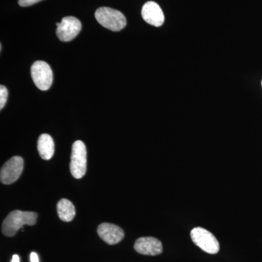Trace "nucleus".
Here are the masks:
<instances>
[{"label":"nucleus","mask_w":262,"mask_h":262,"mask_svg":"<svg viewBox=\"0 0 262 262\" xmlns=\"http://www.w3.org/2000/svg\"><path fill=\"white\" fill-rule=\"evenodd\" d=\"M37 215L35 212L15 210L10 213L3 221L2 232L7 237H13L24 225H35Z\"/></svg>","instance_id":"obj_1"},{"label":"nucleus","mask_w":262,"mask_h":262,"mask_svg":"<svg viewBox=\"0 0 262 262\" xmlns=\"http://www.w3.org/2000/svg\"><path fill=\"white\" fill-rule=\"evenodd\" d=\"M95 17L102 27L113 32L122 30L127 24L126 18L121 12L106 7L98 8Z\"/></svg>","instance_id":"obj_2"},{"label":"nucleus","mask_w":262,"mask_h":262,"mask_svg":"<svg viewBox=\"0 0 262 262\" xmlns=\"http://www.w3.org/2000/svg\"><path fill=\"white\" fill-rule=\"evenodd\" d=\"M87 170V151L82 141H76L72 145L70 171L74 178H82Z\"/></svg>","instance_id":"obj_3"},{"label":"nucleus","mask_w":262,"mask_h":262,"mask_svg":"<svg viewBox=\"0 0 262 262\" xmlns=\"http://www.w3.org/2000/svg\"><path fill=\"white\" fill-rule=\"evenodd\" d=\"M193 243L205 252L215 254L220 251V243L209 231L203 227H194L190 233Z\"/></svg>","instance_id":"obj_4"},{"label":"nucleus","mask_w":262,"mask_h":262,"mask_svg":"<svg viewBox=\"0 0 262 262\" xmlns=\"http://www.w3.org/2000/svg\"><path fill=\"white\" fill-rule=\"evenodd\" d=\"M32 80L38 89L41 91H48L53 83V72L46 62H34L31 68Z\"/></svg>","instance_id":"obj_5"},{"label":"nucleus","mask_w":262,"mask_h":262,"mask_svg":"<svg viewBox=\"0 0 262 262\" xmlns=\"http://www.w3.org/2000/svg\"><path fill=\"white\" fill-rule=\"evenodd\" d=\"M24 160L21 157L10 158L3 165L0 171V180L4 184H11L16 182L24 170Z\"/></svg>","instance_id":"obj_6"},{"label":"nucleus","mask_w":262,"mask_h":262,"mask_svg":"<svg viewBox=\"0 0 262 262\" xmlns=\"http://www.w3.org/2000/svg\"><path fill=\"white\" fill-rule=\"evenodd\" d=\"M56 34L62 42H70L75 39L82 29L79 19L73 16L64 17L61 22L57 23Z\"/></svg>","instance_id":"obj_7"},{"label":"nucleus","mask_w":262,"mask_h":262,"mask_svg":"<svg viewBox=\"0 0 262 262\" xmlns=\"http://www.w3.org/2000/svg\"><path fill=\"white\" fill-rule=\"evenodd\" d=\"M136 252L146 256H158L163 253V245L159 239L152 237H144L136 239L134 244Z\"/></svg>","instance_id":"obj_8"},{"label":"nucleus","mask_w":262,"mask_h":262,"mask_svg":"<svg viewBox=\"0 0 262 262\" xmlns=\"http://www.w3.org/2000/svg\"><path fill=\"white\" fill-rule=\"evenodd\" d=\"M99 237L108 245H116L125 237L123 229L118 226L110 223H102L98 227Z\"/></svg>","instance_id":"obj_9"},{"label":"nucleus","mask_w":262,"mask_h":262,"mask_svg":"<svg viewBox=\"0 0 262 262\" xmlns=\"http://www.w3.org/2000/svg\"><path fill=\"white\" fill-rule=\"evenodd\" d=\"M142 18L150 25L154 27H161L165 20L163 10L158 3L149 1L145 3L141 10Z\"/></svg>","instance_id":"obj_10"},{"label":"nucleus","mask_w":262,"mask_h":262,"mask_svg":"<svg viewBox=\"0 0 262 262\" xmlns=\"http://www.w3.org/2000/svg\"><path fill=\"white\" fill-rule=\"evenodd\" d=\"M37 149L43 160H51L55 152V144L53 138L49 134H42L38 139Z\"/></svg>","instance_id":"obj_11"},{"label":"nucleus","mask_w":262,"mask_h":262,"mask_svg":"<svg viewBox=\"0 0 262 262\" xmlns=\"http://www.w3.org/2000/svg\"><path fill=\"white\" fill-rule=\"evenodd\" d=\"M57 213L60 220L70 222L74 220L76 214L75 206L67 199H61L57 204Z\"/></svg>","instance_id":"obj_12"},{"label":"nucleus","mask_w":262,"mask_h":262,"mask_svg":"<svg viewBox=\"0 0 262 262\" xmlns=\"http://www.w3.org/2000/svg\"><path fill=\"white\" fill-rule=\"evenodd\" d=\"M8 91L5 86H0V110H3L8 101Z\"/></svg>","instance_id":"obj_13"},{"label":"nucleus","mask_w":262,"mask_h":262,"mask_svg":"<svg viewBox=\"0 0 262 262\" xmlns=\"http://www.w3.org/2000/svg\"><path fill=\"white\" fill-rule=\"evenodd\" d=\"M42 0H18V4L21 7H28Z\"/></svg>","instance_id":"obj_14"},{"label":"nucleus","mask_w":262,"mask_h":262,"mask_svg":"<svg viewBox=\"0 0 262 262\" xmlns=\"http://www.w3.org/2000/svg\"><path fill=\"white\" fill-rule=\"evenodd\" d=\"M30 258L31 262H39V257L35 252L31 253Z\"/></svg>","instance_id":"obj_15"},{"label":"nucleus","mask_w":262,"mask_h":262,"mask_svg":"<svg viewBox=\"0 0 262 262\" xmlns=\"http://www.w3.org/2000/svg\"><path fill=\"white\" fill-rule=\"evenodd\" d=\"M11 262H20V258H19L18 255H14L13 256V259H12Z\"/></svg>","instance_id":"obj_16"},{"label":"nucleus","mask_w":262,"mask_h":262,"mask_svg":"<svg viewBox=\"0 0 262 262\" xmlns=\"http://www.w3.org/2000/svg\"><path fill=\"white\" fill-rule=\"evenodd\" d=\"M261 85H262V82H261Z\"/></svg>","instance_id":"obj_17"}]
</instances>
